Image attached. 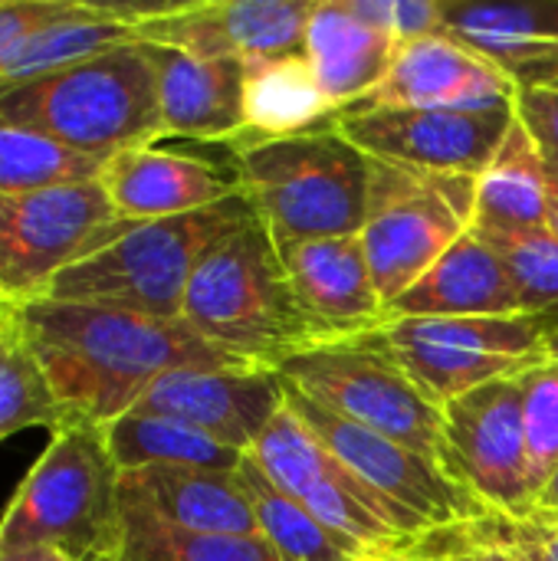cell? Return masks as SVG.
I'll return each instance as SVG.
<instances>
[{"mask_svg": "<svg viewBox=\"0 0 558 561\" xmlns=\"http://www.w3.org/2000/svg\"><path fill=\"white\" fill-rule=\"evenodd\" d=\"M477 220V178L431 174L372 158L368 214L358 233L378 296L391 306Z\"/></svg>", "mask_w": 558, "mask_h": 561, "instance_id": "obj_7", "label": "cell"}, {"mask_svg": "<svg viewBox=\"0 0 558 561\" xmlns=\"http://www.w3.org/2000/svg\"><path fill=\"white\" fill-rule=\"evenodd\" d=\"M543 345H546V358H549V362H558V322L556 325H546Z\"/></svg>", "mask_w": 558, "mask_h": 561, "instance_id": "obj_45", "label": "cell"}, {"mask_svg": "<svg viewBox=\"0 0 558 561\" xmlns=\"http://www.w3.org/2000/svg\"><path fill=\"white\" fill-rule=\"evenodd\" d=\"M437 408L490 381L520 378L546 362V322L539 316L483 319H398L365 332Z\"/></svg>", "mask_w": 558, "mask_h": 561, "instance_id": "obj_8", "label": "cell"}, {"mask_svg": "<svg viewBox=\"0 0 558 561\" xmlns=\"http://www.w3.org/2000/svg\"><path fill=\"white\" fill-rule=\"evenodd\" d=\"M59 424L62 414L39 365L10 332L7 345L0 348V440L26 427L56 431Z\"/></svg>", "mask_w": 558, "mask_h": 561, "instance_id": "obj_33", "label": "cell"}, {"mask_svg": "<svg viewBox=\"0 0 558 561\" xmlns=\"http://www.w3.org/2000/svg\"><path fill=\"white\" fill-rule=\"evenodd\" d=\"M276 375L326 411L441 463L444 408L368 339L355 335L312 345L280 365Z\"/></svg>", "mask_w": 558, "mask_h": 561, "instance_id": "obj_10", "label": "cell"}, {"mask_svg": "<svg viewBox=\"0 0 558 561\" xmlns=\"http://www.w3.org/2000/svg\"><path fill=\"white\" fill-rule=\"evenodd\" d=\"M230 145L240 191L276 243L362 233L372 158L332 122L283 138L240 135Z\"/></svg>", "mask_w": 558, "mask_h": 561, "instance_id": "obj_2", "label": "cell"}, {"mask_svg": "<svg viewBox=\"0 0 558 561\" xmlns=\"http://www.w3.org/2000/svg\"><path fill=\"white\" fill-rule=\"evenodd\" d=\"M109 454L122 473L148 470V467H171V470H210V473H234L243 454L210 440L207 434L161 414L128 411L118 421L102 427Z\"/></svg>", "mask_w": 558, "mask_h": 561, "instance_id": "obj_27", "label": "cell"}, {"mask_svg": "<svg viewBox=\"0 0 558 561\" xmlns=\"http://www.w3.org/2000/svg\"><path fill=\"white\" fill-rule=\"evenodd\" d=\"M549 214V161L533 135L516 118L493 161L477 178L480 230H529L546 227Z\"/></svg>", "mask_w": 558, "mask_h": 561, "instance_id": "obj_24", "label": "cell"}, {"mask_svg": "<svg viewBox=\"0 0 558 561\" xmlns=\"http://www.w3.org/2000/svg\"><path fill=\"white\" fill-rule=\"evenodd\" d=\"M250 457L280 490L299 500L332 536H339L362 559L424 546L398 529L375 493L322 447V440L289 411V404L263 431Z\"/></svg>", "mask_w": 558, "mask_h": 561, "instance_id": "obj_12", "label": "cell"}, {"mask_svg": "<svg viewBox=\"0 0 558 561\" xmlns=\"http://www.w3.org/2000/svg\"><path fill=\"white\" fill-rule=\"evenodd\" d=\"M293 293L322 342L355 339L385 322V299L375 289L358 237H319L276 243Z\"/></svg>", "mask_w": 558, "mask_h": 561, "instance_id": "obj_18", "label": "cell"}, {"mask_svg": "<svg viewBox=\"0 0 558 561\" xmlns=\"http://www.w3.org/2000/svg\"><path fill=\"white\" fill-rule=\"evenodd\" d=\"M441 467L490 513L523 519L536 510L520 378L490 381L444 404Z\"/></svg>", "mask_w": 558, "mask_h": 561, "instance_id": "obj_13", "label": "cell"}, {"mask_svg": "<svg viewBox=\"0 0 558 561\" xmlns=\"http://www.w3.org/2000/svg\"><path fill=\"white\" fill-rule=\"evenodd\" d=\"M312 0H187L164 3L135 26L141 43L204 59H273L303 53Z\"/></svg>", "mask_w": 558, "mask_h": 561, "instance_id": "obj_15", "label": "cell"}, {"mask_svg": "<svg viewBox=\"0 0 558 561\" xmlns=\"http://www.w3.org/2000/svg\"><path fill=\"white\" fill-rule=\"evenodd\" d=\"M0 309H3V306H0Z\"/></svg>", "mask_w": 558, "mask_h": 561, "instance_id": "obj_49", "label": "cell"}, {"mask_svg": "<svg viewBox=\"0 0 558 561\" xmlns=\"http://www.w3.org/2000/svg\"><path fill=\"white\" fill-rule=\"evenodd\" d=\"M125 43H138L135 26L109 16L102 10V3L92 0H76V7L59 16L56 23L36 30L3 66L0 72V85L10 82H26L46 72H56L62 66H72L79 59L99 56L105 49L125 46Z\"/></svg>", "mask_w": 558, "mask_h": 561, "instance_id": "obj_28", "label": "cell"}, {"mask_svg": "<svg viewBox=\"0 0 558 561\" xmlns=\"http://www.w3.org/2000/svg\"><path fill=\"white\" fill-rule=\"evenodd\" d=\"M283 388L289 411L345 470H352L375 493L408 539L428 542L441 533H454L490 516V510L457 486L437 460L326 411L286 381Z\"/></svg>", "mask_w": 558, "mask_h": 561, "instance_id": "obj_9", "label": "cell"}, {"mask_svg": "<svg viewBox=\"0 0 558 561\" xmlns=\"http://www.w3.org/2000/svg\"><path fill=\"white\" fill-rule=\"evenodd\" d=\"M3 312L13 339L39 365L62 424L105 427L174 368H247L181 319L53 296L3 306Z\"/></svg>", "mask_w": 558, "mask_h": 561, "instance_id": "obj_1", "label": "cell"}, {"mask_svg": "<svg viewBox=\"0 0 558 561\" xmlns=\"http://www.w3.org/2000/svg\"><path fill=\"white\" fill-rule=\"evenodd\" d=\"M72 7L76 0H0V72L36 30L56 23Z\"/></svg>", "mask_w": 558, "mask_h": 561, "instance_id": "obj_37", "label": "cell"}, {"mask_svg": "<svg viewBox=\"0 0 558 561\" xmlns=\"http://www.w3.org/2000/svg\"><path fill=\"white\" fill-rule=\"evenodd\" d=\"M122 470L95 424L49 431V447L0 516V549L56 546L76 561L112 559L122 542Z\"/></svg>", "mask_w": 558, "mask_h": 561, "instance_id": "obj_6", "label": "cell"}, {"mask_svg": "<svg viewBox=\"0 0 558 561\" xmlns=\"http://www.w3.org/2000/svg\"><path fill=\"white\" fill-rule=\"evenodd\" d=\"M395 49L398 43L362 20L349 0H312L303 56L335 115L358 105L385 79Z\"/></svg>", "mask_w": 558, "mask_h": 561, "instance_id": "obj_23", "label": "cell"}, {"mask_svg": "<svg viewBox=\"0 0 558 561\" xmlns=\"http://www.w3.org/2000/svg\"><path fill=\"white\" fill-rule=\"evenodd\" d=\"M513 122V102L487 108H362L332 118V125L375 161L464 178H480Z\"/></svg>", "mask_w": 558, "mask_h": 561, "instance_id": "obj_14", "label": "cell"}, {"mask_svg": "<svg viewBox=\"0 0 558 561\" xmlns=\"http://www.w3.org/2000/svg\"><path fill=\"white\" fill-rule=\"evenodd\" d=\"M237 477L250 493V506L257 516L260 536L273 546L283 561H362L355 549H349L339 536H332L299 500L280 490L266 470L243 454Z\"/></svg>", "mask_w": 558, "mask_h": 561, "instance_id": "obj_29", "label": "cell"}, {"mask_svg": "<svg viewBox=\"0 0 558 561\" xmlns=\"http://www.w3.org/2000/svg\"><path fill=\"white\" fill-rule=\"evenodd\" d=\"M115 561H283L263 536H204L174 529L122 500V542Z\"/></svg>", "mask_w": 558, "mask_h": 561, "instance_id": "obj_30", "label": "cell"}, {"mask_svg": "<svg viewBox=\"0 0 558 561\" xmlns=\"http://www.w3.org/2000/svg\"><path fill=\"white\" fill-rule=\"evenodd\" d=\"M122 500L141 506L155 519L204 536H260L250 493L234 473L148 467L128 470L118 483Z\"/></svg>", "mask_w": 558, "mask_h": 561, "instance_id": "obj_22", "label": "cell"}, {"mask_svg": "<svg viewBox=\"0 0 558 561\" xmlns=\"http://www.w3.org/2000/svg\"><path fill=\"white\" fill-rule=\"evenodd\" d=\"M7 339H10V325H7V312L0 309V348L7 345Z\"/></svg>", "mask_w": 558, "mask_h": 561, "instance_id": "obj_46", "label": "cell"}, {"mask_svg": "<svg viewBox=\"0 0 558 561\" xmlns=\"http://www.w3.org/2000/svg\"><path fill=\"white\" fill-rule=\"evenodd\" d=\"M444 33L510 72L516 62L558 43V0L444 3Z\"/></svg>", "mask_w": 558, "mask_h": 561, "instance_id": "obj_26", "label": "cell"}, {"mask_svg": "<svg viewBox=\"0 0 558 561\" xmlns=\"http://www.w3.org/2000/svg\"><path fill=\"white\" fill-rule=\"evenodd\" d=\"M181 322L220 352L273 371L322 345L260 217L201 260L184 293Z\"/></svg>", "mask_w": 558, "mask_h": 561, "instance_id": "obj_3", "label": "cell"}, {"mask_svg": "<svg viewBox=\"0 0 558 561\" xmlns=\"http://www.w3.org/2000/svg\"><path fill=\"white\" fill-rule=\"evenodd\" d=\"M99 184L105 187L115 214L132 224L184 217L240 194L237 171L158 145L112 154Z\"/></svg>", "mask_w": 558, "mask_h": 561, "instance_id": "obj_19", "label": "cell"}, {"mask_svg": "<svg viewBox=\"0 0 558 561\" xmlns=\"http://www.w3.org/2000/svg\"><path fill=\"white\" fill-rule=\"evenodd\" d=\"M523 391V434H526V460L529 480L539 490L558 470V362H543L520 375Z\"/></svg>", "mask_w": 558, "mask_h": 561, "instance_id": "obj_34", "label": "cell"}, {"mask_svg": "<svg viewBox=\"0 0 558 561\" xmlns=\"http://www.w3.org/2000/svg\"><path fill=\"white\" fill-rule=\"evenodd\" d=\"M536 510H553V513H558V470L549 477V483L539 490Z\"/></svg>", "mask_w": 558, "mask_h": 561, "instance_id": "obj_44", "label": "cell"}, {"mask_svg": "<svg viewBox=\"0 0 558 561\" xmlns=\"http://www.w3.org/2000/svg\"><path fill=\"white\" fill-rule=\"evenodd\" d=\"M95 561H115V556H112V559H95Z\"/></svg>", "mask_w": 558, "mask_h": 561, "instance_id": "obj_48", "label": "cell"}, {"mask_svg": "<svg viewBox=\"0 0 558 561\" xmlns=\"http://www.w3.org/2000/svg\"><path fill=\"white\" fill-rule=\"evenodd\" d=\"M250 220L257 214L240 191L184 217L125 224L115 240L66 266L46 296L181 319L184 293L201 260Z\"/></svg>", "mask_w": 558, "mask_h": 561, "instance_id": "obj_5", "label": "cell"}, {"mask_svg": "<svg viewBox=\"0 0 558 561\" xmlns=\"http://www.w3.org/2000/svg\"><path fill=\"white\" fill-rule=\"evenodd\" d=\"M286 408L283 378L273 368H174L148 385L132 411L174 417L210 440L250 454Z\"/></svg>", "mask_w": 558, "mask_h": 561, "instance_id": "obj_16", "label": "cell"}, {"mask_svg": "<svg viewBox=\"0 0 558 561\" xmlns=\"http://www.w3.org/2000/svg\"><path fill=\"white\" fill-rule=\"evenodd\" d=\"M510 76L516 79V85H549V89H558V43L533 53L523 62H516L510 69Z\"/></svg>", "mask_w": 558, "mask_h": 561, "instance_id": "obj_40", "label": "cell"}, {"mask_svg": "<svg viewBox=\"0 0 558 561\" xmlns=\"http://www.w3.org/2000/svg\"><path fill=\"white\" fill-rule=\"evenodd\" d=\"M125 224L99 181L0 194V306L46 296L66 266L115 240Z\"/></svg>", "mask_w": 558, "mask_h": 561, "instance_id": "obj_11", "label": "cell"}, {"mask_svg": "<svg viewBox=\"0 0 558 561\" xmlns=\"http://www.w3.org/2000/svg\"><path fill=\"white\" fill-rule=\"evenodd\" d=\"M460 533L510 549L516 561H558V513L553 510H533L523 519L490 513L460 526Z\"/></svg>", "mask_w": 558, "mask_h": 561, "instance_id": "obj_35", "label": "cell"}, {"mask_svg": "<svg viewBox=\"0 0 558 561\" xmlns=\"http://www.w3.org/2000/svg\"><path fill=\"white\" fill-rule=\"evenodd\" d=\"M493 253L503 260L523 312L539 316L546 325L558 322V237L549 227L529 230H480L474 227Z\"/></svg>", "mask_w": 558, "mask_h": 561, "instance_id": "obj_32", "label": "cell"}, {"mask_svg": "<svg viewBox=\"0 0 558 561\" xmlns=\"http://www.w3.org/2000/svg\"><path fill=\"white\" fill-rule=\"evenodd\" d=\"M0 561H76L56 546H13L0 549Z\"/></svg>", "mask_w": 558, "mask_h": 561, "instance_id": "obj_41", "label": "cell"}, {"mask_svg": "<svg viewBox=\"0 0 558 561\" xmlns=\"http://www.w3.org/2000/svg\"><path fill=\"white\" fill-rule=\"evenodd\" d=\"M0 118L95 158L148 148L164 138L158 82L141 43L0 85Z\"/></svg>", "mask_w": 558, "mask_h": 561, "instance_id": "obj_4", "label": "cell"}, {"mask_svg": "<svg viewBox=\"0 0 558 561\" xmlns=\"http://www.w3.org/2000/svg\"><path fill=\"white\" fill-rule=\"evenodd\" d=\"M385 316L483 319V316H526V312L503 260L477 230H470L418 283H411L388 306Z\"/></svg>", "mask_w": 558, "mask_h": 561, "instance_id": "obj_21", "label": "cell"}, {"mask_svg": "<svg viewBox=\"0 0 558 561\" xmlns=\"http://www.w3.org/2000/svg\"><path fill=\"white\" fill-rule=\"evenodd\" d=\"M141 49L155 69L164 138L234 141L247 135L243 59H204L158 43H141Z\"/></svg>", "mask_w": 558, "mask_h": 561, "instance_id": "obj_20", "label": "cell"}, {"mask_svg": "<svg viewBox=\"0 0 558 561\" xmlns=\"http://www.w3.org/2000/svg\"><path fill=\"white\" fill-rule=\"evenodd\" d=\"M516 79L457 43L447 33H431L395 49L385 79L352 108H487L516 102Z\"/></svg>", "mask_w": 558, "mask_h": 561, "instance_id": "obj_17", "label": "cell"}, {"mask_svg": "<svg viewBox=\"0 0 558 561\" xmlns=\"http://www.w3.org/2000/svg\"><path fill=\"white\" fill-rule=\"evenodd\" d=\"M362 561H441V556H434L428 546H414V549H408V552H388V556H375V559Z\"/></svg>", "mask_w": 558, "mask_h": 561, "instance_id": "obj_42", "label": "cell"}, {"mask_svg": "<svg viewBox=\"0 0 558 561\" xmlns=\"http://www.w3.org/2000/svg\"><path fill=\"white\" fill-rule=\"evenodd\" d=\"M549 168H553V171H556V174H558V164H553V161H549Z\"/></svg>", "mask_w": 558, "mask_h": 561, "instance_id": "obj_47", "label": "cell"}, {"mask_svg": "<svg viewBox=\"0 0 558 561\" xmlns=\"http://www.w3.org/2000/svg\"><path fill=\"white\" fill-rule=\"evenodd\" d=\"M441 536L451 539V542L441 546V549H434L431 542H424L434 556H441V561H516V556H513L510 549H503V546H497V542L474 539V536H467V533H460V529L441 533Z\"/></svg>", "mask_w": 558, "mask_h": 561, "instance_id": "obj_39", "label": "cell"}, {"mask_svg": "<svg viewBox=\"0 0 558 561\" xmlns=\"http://www.w3.org/2000/svg\"><path fill=\"white\" fill-rule=\"evenodd\" d=\"M109 158L82 154L56 138L0 118V194H33L99 181Z\"/></svg>", "mask_w": 558, "mask_h": 561, "instance_id": "obj_31", "label": "cell"}, {"mask_svg": "<svg viewBox=\"0 0 558 561\" xmlns=\"http://www.w3.org/2000/svg\"><path fill=\"white\" fill-rule=\"evenodd\" d=\"M349 3L362 20L385 30L398 46L431 33H444L441 0H349Z\"/></svg>", "mask_w": 558, "mask_h": 561, "instance_id": "obj_36", "label": "cell"}, {"mask_svg": "<svg viewBox=\"0 0 558 561\" xmlns=\"http://www.w3.org/2000/svg\"><path fill=\"white\" fill-rule=\"evenodd\" d=\"M516 118L533 135L546 161L558 164V89L549 85H520L516 92Z\"/></svg>", "mask_w": 558, "mask_h": 561, "instance_id": "obj_38", "label": "cell"}, {"mask_svg": "<svg viewBox=\"0 0 558 561\" xmlns=\"http://www.w3.org/2000/svg\"><path fill=\"white\" fill-rule=\"evenodd\" d=\"M243 82V115L247 135L283 138L322 128L335 118V108L322 95L303 53L253 59Z\"/></svg>", "mask_w": 558, "mask_h": 561, "instance_id": "obj_25", "label": "cell"}, {"mask_svg": "<svg viewBox=\"0 0 558 561\" xmlns=\"http://www.w3.org/2000/svg\"><path fill=\"white\" fill-rule=\"evenodd\" d=\"M546 227L558 237V174L549 168V214H546Z\"/></svg>", "mask_w": 558, "mask_h": 561, "instance_id": "obj_43", "label": "cell"}]
</instances>
